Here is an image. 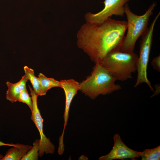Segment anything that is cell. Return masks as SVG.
<instances>
[{
	"mask_svg": "<svg viewBox=\"0 0 160 160\" xmlns=\"http://www.w3.org/2000/svg\"><path fill=\"white\" fill-rule=\"evenodd\" d=\"M127 23L110 17L103 23H86L77 35V44L95 63H100L109 52L119 50L124 41Z\"/></svg>",
	"mask_w": 160,
	"mask_h": 160,
	"instance_id": "obj_1",
	"label": "cell"
},
{
	"mask_svg": "<svg viewBox=\"0 0 160 160\" xmlns=\"http://www.w3.org/2000/svg\"><path fill=\"white\" fill-rule=\"evenodd\" d=\"M116 81L100 64H96L86 79L79 84V89L85 95L95 99L100 95L110 94L121 89Z\"/></svg>",
	"mask_w": 160,
	"mask_h": 160,
	"instance_id": "obj_2",
	"label": "cell"
},
{
	"mask_svg": "<svg viewBox=\"0 0 160 160\" xmlns=\"http://www.w3.org/2000/svg\"><path fill=\"white\" fill-rule=\"evenodd\" d=\"M138 56L134 52L116 50L108 53L100 64L116 81H124L132 78L136 71Z\"/></svg>",
	"mask_w": 160,
	"mask_h": 160,
	"instance_id": "obj_3",
	"label": "cell"
},
{
	"mask_svg": "<svg viewBox=\"0 0 160 160\" xmlns=\"http://www.w3.org/2000/svg\"><path fill=\"white\" fill-rule=\"evenodd\" d=\"M156 4L153 2L149 7L143 15H138L130 10L127 3L124 5V12L127 19V31L119 50L121 52L132 53L134 52L135 44L139 38L142 36L148 29L150 17Z\"/></svg>",
	"mask_w": 160,
	"mask_h": 160,
	"instance_id": "obj_4",
	"label": "cell"
},
{
	"mask_svg": "<svg viewBox=\"0 0 160 160\" xmlns=\"http://www.w3.org/2000/svg\"><path fill=\"white\" fill-rule=\"evenodd\" d=\"M160 15L159 12L155 17L145 32L141 36L140 44L139 55L137 60L136 71L137 79L134 87L140 84H146L150 90L154 92L147 76V68L153 41V34L156 22Z\"/></svg>",
	"mask_w": 160,
	"mask_h": 160,
	"instance_id": "obj_5",
	"label": "cell"
},
{
	"mask_svg": "<svg viewBox=\"0 0 160 160\" xmlns=\"http://www.w3.org/2000/svg\"><path fill=\"white\" fill-rule=\"evenodd\" d=\"M28 87L30 91L33 102V108L31 111V119L36 125L40 135L39 156L41 157L44 153L47 154L54 153L55 147L49 138L46 137L43 132L44 119L41 115L38 106L37 98L38 96L36 94L30 86L28 85Z\"/></svg>",
	"mask_w": 160,
	"mask_h": 160,
	"instance_id": "obj_6",
	"label": "cell"
},
{
	"mask_svg": "<svg viewBox=\"0 0 160 160\" xmlns=\"http://www.w3.org/2000/svg\"><path fill=\"white\" fill-rule=\"evenodd\" d=\"M130 0H105L104 7L96 13H86L85 19L87 23L94 24L103 23L113 15L123 16L124 5Z\"/></svg>",
	"mask_w": 160,
	"mask_h": 160,
	"instance_id": "obj_7",
	"label": "cell"
},
{
	"mask_svg": "<svg viewBox=\"0 0 160 160\" xmlns=\"http://www.w3.org/2000/svg\"><path fill=\"white\" fill-rule=\"evenodd\" d=\"M114 145L110 152L107 154L101 156L99 160H112L125 159H135L140 157L141 152L135 151L128 147L121 140L119 134L113 137Z\"/></svg>",
	"mask_w": 160,
	"mask_h": 160,
	"instance_id": "obj_8",
	"label": "cell"
},
{
	"mask_svg": "<svg viewBox=\"0 0 160 160\" xmlns=\"http://www.w3.org/2000/svg\"><path fill=\"white\" fill-rule=\"evenodd\" d=\"M60 81L62 88L64 91L65 97V107L63 116L64 127L62 133L60 137V138L63 139L68 119L70 106L74 97L79 89V83L73 79L61 80Z\"/></svg>",
	"mask_w": 160,
	"mask_h": 160,
	"instance_id": "obj_9",
	"label": "cell"
},
{
	"mask_svg": "<svg viewBox=\"0 0 160 160\" xmlns=\"http://www.w3.org/2000/svg\"><path fill=\"white\" fill-rule=\"evenodd\" d=\"M28 80L25 74L17 82L12 83L8 81L6 83L8 88L6 93L7 99L13 103L17 101L20 93L26 89V83Z\"/></svg>",
	"mask_w": 160,
	"mask_h": 160,
	"instance_id": "obj_10",
	"label": "cell"
},
{
	"mask_svg": "<svg viewBox=\"0 0 160 160\" xmlns=\"http://www.w3.org/2000/svg\"><path fill=\"white\" fill-rule=\"evenodd\" d=\"M32 146L20 144L18 146H13L8 150L1 160H21Z\"/></svg>",
	"mask_w": 160,
	"mask_h": 160,
	"instance_id": "obj_11",
	"label": "cell"
},
{
	"mask_svg": "<svg viewBox=\"0 0 160 160\" xmlns=\"http://www.w3.org/2000/svg\"><path fill=\"white\" fill-rule=\"evenodd\" d=\"M38 77L40 84L41 96L46 95L47 91L52 88L59 87L62 88L60 81L53 78H48L41 73H39Z\"/></svg>",
	"mask_w": 160,
	"mask_h": 160,
	"instance_id": "obj_12",
	"label": "cell"
},
{
	"mask_svg": "<svg viewBox=\"0 0 160 160\" xmlns=\"http://www.w3.org/2000/svg\"><path fill=\"white\" fill-rule=\"evenodd\" d=\"M23 68L25 74L32 85L33 91L38 96H41L40 81L38 77L35 76L33 70L27 66H24Z\"/></svg>",
	"mask_w": 160,
	"mask_h": 160,
	"instance_id": "obj_13",
	"label": "cell"
},
{
	"mask_svg": "<svg viewBox=\"0 0 160 160\" xmlns=\"http://www.w3.org/2000/svg\"><path fill=\"white\" fill-rule=\"evenodd\" d=\"M140 157L142 160H159L160 145L150 149H146L141 152Z\"/></svg>",
	"mask_w": 160,
	"mask_h": 160,
	"instance_id": "obj_14",
	"label": "cell"
},
{
	"mask_svg": "<svg viewBox=\"0 0 160 160\" xmlns=\"http://www.w3.org/2000/svg\"><path fill=\"white\" fill-rule=\"evenodd\" d=\"M40 145V139L36 140L32 148L27 152L21 160H37Z\"/></svg>",
	"mask_w": 160,
	"mask_h": 160,
	"instance_id": "obj_15",
	"label": "cell"
},
{
	"mask_svg": "<svg viewBox=\"0 0 160 160\" xmlns=\"http://www.w3.org/2000/svg\"><path fill=\"white\" fill-rule=\"evenodd\" d=\"M17 101L26 104L31 111L33 108V102L31 97H30L27 89L23 90L19 94Z\"/></svg>",
	"mask_w": 160,
	"mask_h": 160,
	"instance_id": "obj_16",
	"label": "cell"
},
{
	"mask_svg": "<svg viewBox=\"0 0 160 160\" xmlns=\"http://www.w3.org/2000/svg\"><path fill=\"white\" fill-rule=\"evenodd\" d=\"M151 64L153 68L158 72L160 71V55L154 58L151 62Z\"/></svg>",
	"mask_w": 160,
	"mask_h": 160,
	"instance_id": "obj_17",
	"label": "cell"
},
{
	"mask_svg": "<svg viewBox=\"0 0 160 160\" xmlns=\"http://www.w3.org/2000/svg\"><path fill=\"white\" fill-rule=\"evenodd\" d=\"M154 87L156 89L155 91L154 92L153 94L151 96V97L158 95L160 92V85L159 84H155L154 85Z\"/></svg>",
	"mask_w": 160,
	"mask_h": 160,
	"instance_id": "obj_18",
	"label": "cell"
},
{
	"mask_svg": "<svg viewBox=\"0 0 160 160\" xmlns=\"http://www.w3.org/2000/svg\"><path fill=\"white\" fill-rule=\"evenodd\" d=\"M20 144L17 143L16 144H14L11 143H3L0 141V146H9L12 147L13 146H18L20 145Z\"/></svg>",
	"mask_w": 160,
	"mask_h": 160,
	"instance_id": "obj_19",
	"label": "cell"
},
{
	"mask_svg": "<svg viewBox=\"0 0 160 160\" xmlns=\"http://www.w3.org/2000/svg\"><path fill=\"white\" fill-rule=\"evenodd\" d=\"M79 159L80 160H87L88 158L86 156H84V155H82L79 158Z\"/></svg>",
	"mask_w": 160,
	"mask_h": 160,
	"instance_id": "obj_20",
	"label": "cell"
},
{
	"mask_svg": "<svg viewBox=\"0 0 160 160\" xmlns=\"http://www.w3.org/2000/svg\"><path fill=\"white\" fill-rule=\"evenodd\" d=\"M3 156L1 154H0V160H1V159L3 157Z\"/></svg>",
	"mask_w": 160,
	"mask_h": 160,
	"instance_id": "obj_21",
	"label": "cell"
}]
</instances>
